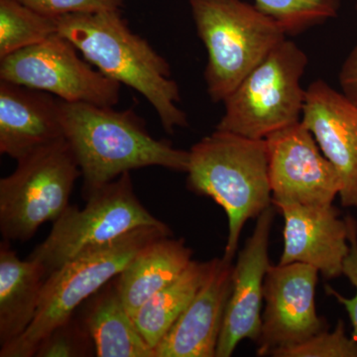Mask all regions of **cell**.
<instances>
[{
    "mask_svg": "<svg viewBox=\"0 0 357 357\" xmlns=\"http://www.w3.org/2000/svg\"><path fill=\"white\" fill-rule=\"evenodd\" d=\"M64 137L76 157L86 201L122 174L146 167L187 172L189 151L156 139L133 109L61 102Z\"/></svg>",
    "mask_w": 357,
    "mask_h": 357,
    "instance_id": "cell-1",
    "label": "cell"
},
{
    "mask_svg": "<svg viewBox=\"0 0 357 357\" xmlns=\"http://www.w3.org/2000/svg\"><path fill=\"white\" fill-rule=\"evenodd\" d=\"M58 33L105 76L139 93L158 115L168 134L187 128L178 107L180 88L170 64L149 42L129 28L121 10L72 14L57 18Z\"/></svg>",
    "mask_w": 357,
    "mask_h": 357,
    "instance_id": "cell-2",
    "label": "cell"
},
{
    "mask_svg": "<svg viewBox=\"0 0 357 357\" xmlns=\"http://www.w3.org/2000/svg\"><path fill=\"white\" fill-rule=\"evenodd\" d=\"M187 188L222 206L229 222L222 258L234 260L244 225L272 206L266 140L215 129L189 151Z\"/></svg>",
    "mask_w": 357,
    "mask_h": 357,
    "instance_id": "cell-3",
    "label": "cell"
},
{
    "mask_svg": "<svg viewBox=\"0 0 357 357\" xmlns=\"http://www.w3.org/2000/svg\"><path fill=\"white\" fill-rule=\"evenodd\" d=\"M190 7L208 52L204 77L213 102H225L287 36L278 21L243 0H190Z\"/></svg>",
    "mask_w": 357,
    "mask_h": 357,
    "instance_id": "cell-4",
    "label": "cell"
},
{
    "mask_svg": "<svg viewBox=\"0 0 357 357\" xmlns=\"http://www.w3.org/2000/svg\"><path fill=\"white\" fill-rule=\"evenodd\" d=\"M172 236L166 225H147L128 232L102 248L66 263L45 280L36 317L17 340L1 347V357H32L40 342L64 323L91 296L121 274L148 243Z\"/></svg>",
    "mask_w": 357,
    "mask_h": 357,
    "instance_id": "cell-5",
    "label": "cell"
},
{
    "mask_svg": "<svg viewBox=\"0 0 357 357\" xmlns=\"http://www.w3.org/2000/svg\"><path fill=\"white\" fill-rule=\"evenodd\" d=\"M307 63L306 53L290 40L275 47L225 98L215 129L266 139L302 121L307 89L301 79Z\"/></svg>",
    "mask_w": 357,
    "mask_h": 357,
    "instance_id": "cell-6",
    "label": "cell"
},
{
    "mask_svg": "<svg viewBox=\"0 0 357 357\" xmlns=\"http://www.w3.org/2000/svg\"><path fill=\"white\" fill-rule=\"evenodd\" d=\"M82 177L65 138L17 160L0 180V232L6 243H25L44 223L56 222L70 206L75 183Z\"/></svg>",
    "mask_w": 357,
    "mask_h": 357,
    "instance_id": "cell-7",
    "label": "cell"
},
{
    "mask_svg": "<svg viewBox=\"0 0 357 357\" xmlns=\"http://www.w3.org/2000/svg\"><path fill=\"white\" fill-rule=\"evenodd\" d=\"M86 206H68L50 234L28 256L47 277L66 263L109 245L128 232L164 223L149 213L134 192L130 172L122 174L86 199Z\"/></svg>",
    "mask_w": 357,
    "mask_h": 357,
    "instance_id": "cell-8",
    "label": "cell"
},
{
    "mask_svg": "<svg viewBox=\"0 0 357 357\" xmlns=\"http://www.w3.org/2000/svg\"><path fill=\"white\" fill-rule=\"evenodd\" d=\"M81 56L72 42L56 33L0 59V79L50 93L63 102L116 105L121 84Z\"/></svg>",
    "mask_w": 357,
    "mask_h": 357,
    "instance_id": "cell-9",
    "label": "cell"
},
{
    "mask_svg": "<svg viewBox=\"0 0 357 357\" xmlns=\"http://www.w3.org/2000/svg\"><path fill=\"white\" fill-rule=\"evenodd\" d=\"M319 270L304 263L270 265L264 282L265 310L257 356L299 344L326 330L316 307Z\"/></svg>",
    "mask_w": 357,
    "mask_h": 357,
    "instance_id": "cell-10",
    "label": "cell"
},
{
    "mask_svg": "<svg viewBox=\"0 0 357 357\" xmlns=\"http://www.w3.org/2000/svg\"><path fill=\"white\" fill-rule=\"evenodd\" d=\"M265 140L273 204H332L340 196L337 169L302 121Z\"/></svg>",
    "mask_w": 357,
    "mask_h": 357,
    "instance_id": "cell-11",
    "label": "cell"
},
{
    "mask_svg": "<svg viewBox=\"0 0 357 357\" xmlns=\"http://www.w3.org/2000/svg\"><path fill=\"white\" fill-rule=\"evenodd\" d=\"M274 211L269 206L256 218L255 231L237 257L215 357L231 356L243 340L256 342L259 337L264 282L271 265L269 237Z\"/></svg>",
    "mask_w": 357,
    "mask_h": 357,
    "instance_id": "cell-12",
    "label": "cell"
},
{
    "mask_svg": "<svg viewBox=\"0 0 357 357\" xmlns=\"http://www.w3.org/2000/svg\"><path fill=\"white\" fill-rule=\"evenodd\" d=\"M302 122L337 169L342 206L357 208L356 103L325 81L312 82L306 91Z\"/></svg>",
    "mask_w": 357,
    "mask_h": 357,
    "instance_id": "cell-13",
    "label": "cell"
},
{
    "mask_svg": "<svg viewBox=\"0 0 357 357\" xmlns=\"http://www.w3.org/2000/svg\"><path fill=\"white\" fill-rule=\"evenodd\" d=\"M284 218L280 264L304 263L326 279L342 275L349 252V222L332 204H274Z\"/></svg>",
    "mask_w": 357,
    "mask_h": 357,
    "instance_id": "cell-14",
    "label": "cell"
},
{
    "mask_svg": "<svg viewBox=\"0 0 357 357\" xmlns=\"http://www.w3.org/2000/svg\"><path fill=\"white\" fill-rule=\"evenodd\" d=\"M234 266L225 258L213 259L210 276L155 347V357H215L231 294Z\"/></svg>",
    "mask_w": 357,
    "mask_h": 357,
    "instance_id": "cell-15",
    "label": "cell"
},
{
    "mask_svg": "<svg viewBox=\"0 0 357 357\" xmlns=\"http://www.w3.org/2000/svg\"><path fill=\"white\" fill-rule=\"evenodd\" d=\"M61 102L50 93L0 79V153L17 161L65 138Z\"/></svg>",
    "mask_w": 357,
    "mask_h": 357,
    "instance_id": "cell-16",
    "label": "cell"
},
{
    "mask_svg": "<svg viewBox=\"0 0 357 357\" xmlns=\"http://www.w3.org/2000/svg\"><path fill=\"white\" fill-rule=\"evenodd\" d=\"M192 248L184 239L162 237L141 249L115 284L129 314L137 312L152 296L178 278L192 261Z\"/></svg>",
    "mask_w": 357,
    "mask_h": 357,
    "instance_id": "cell-17",
    "label": "cell"
},
{
    "mask_svg": "<svg viewBox=\"0 0 357 357\" xmlns=\"http://www.w3.org/2000/svg\"><path fill=\"white\" fill-rule=\"evenodd\" d=\"M46 272L38 262L21 260L6 243L0 246V345L17 340L38 311Z\"/></svg>",
    "mask_w": 357,
    "mask_h": 357,
    "instance_id": "cell-18",
    "label": "cell"
},
{
    "mask_svg": "<svg viewBox=\"0 0 357 357\" xmlns=\"http://www.w3.org/2000/svg\"><path fill=\"white\" fill-rule=\"evenodd\" d=\"M93 338L98 357H155L136 328L115 278L86 301L79 317Z\"/></svg>",
    "mask_w": 357,
    "mask_h": 357,
    "instance_id": "cell-19",
    "label": "cell"
},
{
    "mask_svg": "<svg viewBox=\"0 0 357 357\" xmlns=\"http://www.w3.org/2000/svg\"><path fill=\"white\" fill-rule=\"evenodd\" d=\"M213 267V259L206 262L192 260L178 278L152 296L133 314L136 328L152 349L191 304Z\"/></svg>",
    "mask_w": 357,
    "mask_h": 357,
    "instance_id": "cell-20",
    "label": "cell"
},
{
    "mask_svg": "<svg viewBox=\"0 0 357 357\" xmlns=\"http://www.w3.org/2000/svg\"><path fill=\"white\" fill-rule=\"evenodd\" d=\"M58 33L57 18L21 3L0 0V59L41 43Z\"/></svg>",
    "mask_w": 357,
    "mask_h": 357,
    "instance_id": "cell-21",
    "label": "cell"
},
{
    "mask_svg": "<svg viewBox=\"0 0 357 357\" xmlns=\"http://www.w3.org/2000/svg\"><path fill=\"white\" fill-rule=\"evenodd\" d=\"M260 11L278 21L287 35H298L337 17L342 0H255Z\"/></svg>",
    "mask_w": 357,
    "mask_h": 357,
    "instance_id": "cell-22",
    "label": "cell"
},
{
    "mask_svg": "<svg viewBox=\"0 0 357 357\" xmlns=\"http://www.w3.org/2000/svg\"><path fill=\"white\" fill-rule=\"evenodd\" d=\"M34 356H96V347L86 326L75 314L64 323L56 326L40 342Z\"/></svg>",
    "mask_w": 357,
    "mask_h": 357,
    "instance_id": "cell-23",
    "label": "cell"
},
{
    "mask_svg": "<svg viewBox=\"0 0 357 357\" xmlns=\"http://www.w3.org/2000/svg\"><path fill=\"white\" fill-rule=\"evenodd\" d=\"M275 357H357V340L347 337L344 324L338 321L333 332L328 330L299 344L275 351Z\"/></svg>",
    "mask_w": 357,
    "mask_h": 357,
    "instance_id": "cell-24",
    "label": "cell"
},
{
    "mask_svg": "<svg viewBox=\"0 0 357 357\" xmlns=\"http://www.w3.org/2000/svg\"><path fill=\"white\" fill-rule=\"evenodd\" d=\"M21 3L52 18L72 14L121 10L124 0H18Z\"/></svg>",
    "mask_w": 357,
    "mask_h": 357,
    "instance_id": "cell-25",
    "label": "cell"
},
{
    "mask_svg": "<svg viewBox=\"0 0 357 357\" xmlns=\"http://www.w3.org/2000/svg\"><path fill=\"white\" fill-rule=\"evenodd\" d=\"M347 220L349 222V239L351 248L344 260L342 274L356 287V293L352 298H345L331 287H326V292L333 296L347 310L351 319L352 328H354L352 337L357 340V223L356 220L351 217L347 218Z\"/></svg>",
    "mask_w": 357,
    "mask_h": 357,
    "instance_id": "cell-26",
    "label": "cell"
},
{
    "mask_svg": "<svg viewBox=\"0 0 357 357\" xmlns=\"http://www.w3.org/2000/svg\"><path fill=\"white\" fill-rule=\"evenodd\" d=\"M338 79L344 95L357 105V43L345 59Z\"/></svg>",
    "mask_w": 357,
    "mask_h": 357,
    "instance_id": "cell-27",
    "label": "cell"
},
{
    "mask_svg": "<svg viewBox=\"0 0 357 357\" xmlns=\"http://www.w3.org/2000/svg\"><path fill=\"white\" fill-rule=\"evenodd\" d=\"M356 13H357V2H356Z\"/></svg>",
    "mask_w": 357,
    "mask_h": 357,
    "instance_id": "cell-28",
    "label": "cell"
}]
</instances>
